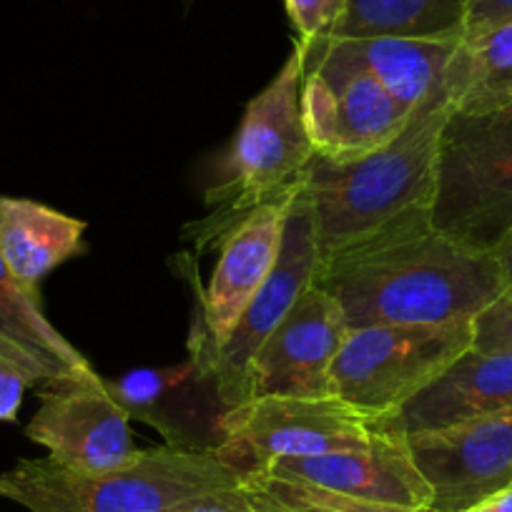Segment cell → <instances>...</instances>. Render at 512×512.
Segmentation results:
<instances>
[{"label": "cell", "instance_id": "obj_29", "mask_svg": "<svg viewBox=\"0 0 512 512\" xmlns=\"http://www.w3.org/2000/svg\"><path fill=\"white\" fill-rule=\"evenodd\" d=\"M495 256H497V262H500L502 272H505L507 282H510V287H512V231L505 236V241L497 246Z\"/></svg>", "mask_w": 512, "mask_h": 512}, {"label": "cell", "instance_id": "obj_8", "mask_svg": "<svg viewBox=\"0 0 512 512\" xmlns=\"http://www.w3.org/2000/svg\"><path fill=\"white\" fill-rule=\"evenodd\" d=\"M219 455L244 475L272 462L317 457L367 445L374 437L369 417L339 397H256L226 412Z\"/></svg>", "mask_w": 512, "mask_h": 512}, {"label": "cell", "instance_id": "obj_5", "mask_svg": "<svg viewBox=\"0 0 512 512\" xmlns=\"http://www.w3.org/2000/svg\"><path fill=\"white\" fill-rule=\"evenodd\" d=\"M432 224L460 244L492 251L512 231V108L452 111L437 156Z\"/></svg>", "mask_w": 512, "mask_h": 512}, {"label": "cell", "instance_id": "obj_32", "mask_svg": "<svg viewBox=\"0 0 512 512\" xmlns=\"http://www.w3.org/2000/svg\"><path fill=\"white\" fill-rule=\"evenodd\" d=\"M189 3H191V0H186V6H189Z\"/></svg>", "mask_w": 512, "mask_h": 512}, {"label": "cell", "instance_id": "obj_25", "mask_svg": "<svg viewBox=\"0 0 512 512\" xmlns=\"http://www.w3.org/2000/svg\"><path fill=\"white\" fill-rule=\"evenodd\" d=\"M472 349L505 352L512 349V292L502 294L472 322Z\"/></svg>", "mask_w": 512, "mask_h": 512}, {"label": "cell", "instance_id": "obj_11", "mask_svg": "<svg viewBox=\"0 0 512 512\" xmlns=\"http://www.w3.org/2000/svg\"><path fill=\"white\" fill-rule=\"evenodd\" d=\"M432 510L465 512L512 487V407L405 437Z\"/></svg>", "mask_w": 512, "mask_h": 512}, {"label": "cell", "instance_id": "obj_3", "mask_svg": "<svg viewBox=\"0 0 512 512\" xmlns=\"http://www.w3.org/2000/svg\"><path fill=\"white\" fill-rule=\"evenodd\" d=\"M304 73L307 48L294 41L272 83L246 106L219 179L206 191L209 216L184 229L199 251L219 246L244 216L267 201L302 191L309 164L317 156L302 118Z\"/></svg>", "mask_w": 512, "mask_h": 512}, {"label": "cell", "instance_id": "obj_18", "mask_svg": "<svg viewBox=\"0 0 512 512\" xmlns=\"http://www.w3.org/2000/svg\"><path fill=\"white\" fill-rule=\"evenodd\" d=\"M0 362L18 369L31 387L96 377L88 359L48 322L41 297L23 287L0 254Z\"/></svg>", "mask_w": 512, "mask_h": 512}, {"label": "cell", "instance_id": "obj_31", "mask_svg": "<svg viewBox=\"0 0 512 512\" xmlns=\"http://www.w3.org/2000/svg\"><path fill=\"white\" fill-rule=\"evenodd\" d=\"M269 495H272V492H269ZM272 497H274V495H272ZM274 500H277V497H274ZM277 512H287V510H284L282 502H279V500H277Z\"/></svg>", "mask_w": 512, "mask_h": 512}, {"label": "cell", "instance_id": "obj_13", "mask_svg": "<svg viewBox=\"0 0 512 512\" xmlns=\"http://www.w3.org/2000/svg\"><path fill=\"white\" fill-rule=\"evenodd\" d=\"M344 337L342 309L314 284L256 357L251 400L332 397V367Z\"/></svg>", "mask_w": 512, "mask_h": 512}, {"label": "cell", "instance_id": "obj_22", "mask_svg": "<svg viewBox=\"0 0 512 512\" xmlns=\"http://www.w3.org/2000/svg\"><path fill=\"white\" fill-rule=\"evenodd\" d=\"M256 480L267 492H272L287 512H437L432 507H400L384 502L359 500V497L342 495V492L322 490L307 482L284 480L274 475H246Z\"/></svg>", "mask_w": 512, "mask_h": 512}, {"label": "cell", "instance_id": "obj_19", "mask_svg": "<svg viewBox=\"0 0 512 512\" xmlns=\"http://www.w3.org/2000/svg\"><path fill=\"white\" fill-rule=\"evenodd\" d=\"M86 221L31 199L0 196V254L23 287L43 279L83 251Z\"/></svg>", "mask_w": 512, "mask_h": 512}, {"label": "cell", "instance_id": "obj_4", "mask_svg": "<svg viewBox=\"0 0 512 512\" xmlns=\"http://www.w3.org/2000/svg\"><path fill=\"white\" fill-rule=\"evenodd\" d=\"M244 477L216 452L161 445L101 475L66 470L51 457L21 460L0 475V497L31 512H171L191 497L239 485Z\"/></svg>", "mask_w": 512, "mask_h": 512}, {"label": "cell", "instance_id": "obj_14", "mask_svg": "<svg viewBox=\"0 0 512 512\" xmlns=\"http://www.w3.org/2000/svg\"><path fill=\"white\" fill-rule=\"evenodd\" d=\"M297 194L267 201L221 239L219 262L209 287L201 294V314L196 324L211 347L234 332L244 309L277 267L284 226Z\"/></svg>", "mask_w": 512, "mask_h": 512}, {"label": "cell", "instance_id": "obj_23", "mask_svg": "<svg viewBox=\"0 0 512 512\" xmlns=\"http://www.w3.org/2000/svg\"><path fill=\"white\" fill-rule=\"evenodd\" d=\"M289 21L302 46H314L337 36L347 13V0H284Z\"/></svg>", "mask_w": 512, "mask_h": 512}, {"label": "cell", "instance_id": "obj_16", "mask_svg": "<svg viewBox=\"0 0 512 512\" xmlns=\"http://www.w3.org/2000/svg\"><path fill=\"white\" fill-rule=\"evenodd\" d=\"M512 407V349L462 354L442 377L395 415L374 420V432L410 437L445 430L472 417Z\"/></svg>", "mask_w": 512, "mask_h": 512}, {"label": "cell", "instance_id": "obj_9", "mask_svg": "<svg viewBox=\"0 0 512 512\" xmlns=\"http://www.w3.org/2000/svg\"><path fill=\"white\" fill-rule=\"evenodd\" d=\"M412 113L369 73L307 53L302 118L317 159L342 164L374 154L402 134Z\"/></svg>", "mask_w": 512, "mask_h": 512}, {"label": "cell", "instance_id": "obj_7", "mask_svg": "<svg viewBox=\"0 0 512 512\" xmlns=\"http://www.w3.org/2000/svg\"><path fill=\"white\" fill-rule=\"evenodd\" d=\"M322 256H319L317 236H314L312 211L302 191L292 201L287 226H284L282 251H279L277 267L269 274L264 287L256 292L249 307L241 314L234 332L221 344L211 347L201 329L194 324L191 342L209 362L214 374L216 390L226 412L239 410L251 402V379H254V364L264 344L269 342L279 324L284 322L294 304L317 284Z\"/></svg>", "mask_w": 512, "mask_h": 512}, {"label": "cell", "instance_id": "obj_21", "mask_svg": "<svg viewBox=\"0 0 512 512\" xmlns=\"http://www.w3.org/2000/svg\"><path fill=\"white\" fill-rule=\"evenodd\" d=\"M470 0H347L334 38H462Z\"/></svg>", "mask_w": 512, "mask_h": 512}, {"label": "cell", "instance_id": "obj_1", "mask_svg": "<svg viewBox=\"0 0 512 512\" xmlns=\"http://www.w3.org/2000/svg\"><path fill=\"white\" fill-rule=\"evenodd\" d=\"M317 287L347 329L472 322L510 289L492 251L472 249L417 219L322 262Z\"/></svg>", "mask_w": 512, "mask_h": 512}, {"label": "cell", "instance_id": "obj_30", "mask_svg": "<svg viewBox=\"0 0 512 512\" xmlns=\"http://www.w3.org/2000/svg\"><path fill=\"white\" fill-rule=\"evenodd\" d=\"M505 108H512V86L507 88L505 93H502V98H500V101H497L495 111H505ZM490 113H492V111H490Z\"/></svg>", "mask_w": 512, "mask_h": 512}, {"label": "cell", "instance_id": "obj_10", "mask_svg": "<svg viewBox=\"0 0 512 512\" xmlns=\"http://www.w3.org/2000/svg\"><path fill=\"white\" fill-rule=\"evenodd\" d=\"M128 420L131 415L96 374L41 390V407L28 422L26 435L66 470L101 475L121 470L141 455Z\"/></svg>", "mask_w": 512, "mask_h": 512}, {"label": "cell", "instance_id": "obj_20", "mask_svg": "<svg viewBox=\"0 0 512 512\" xmlns=\"http://www.w3.org/2000/svg\"><path fill=\"white\" fill-rule=\"evenodd\" d=\"M512 86V18L465 33L447 68V101L457 113L495 111Z\"/></svg>", "mask_w": 512, "mask_h": 512}, {"label": "cell", "instance_id": "obj_27", "mask_svg": "<svg viewBox=\"0 0 512 512\" xmlns=\"http://www.w3.org/2000/svg\"><path fill=\"white\" fill-rule=\"evenodd\" d=\"M505 18H512V0H470L462 36L492 26L497 21H505Z\"/></svg>", "mask_w": 512, "mask_h": 512}, {"label": "cell", "instance_id": "obj_15", "mask_svg": "<svg viewBox=\"0 0 512 512\" xmlns=\"http://www.w3.org/2000/svg\"><path fill=\"white\" fill-rule=\"evenodd\" d=\"M254 475H274L307 482L322 490L342 492L369 502L400 507H432V492L417 470L405 437L374 432L362 447L317 457L272 462Z\"/></svg>", "mask_w": 512, "mask_h": 512}, {"label": "cell", "instance_id": "obj_26", "mask_svg": "<svg viewBox=\"0 0 512 512\" xmlns=\"http://www.w3.org/2000/svg\"><path fill=\"white\" fill-rule=\"evenodd\" d=\"M31 387L18 369L0 362V422H16L21 412L23 395Z\"/></svg>", "mask_w": 512, "mask_h": 512}, {"label": "cell", "instance_id": "obj_24", "mask_svg": "<svg viewBox=\"0 0 512 512\" xmlns=\"http://www.w3.org/2000/svg\"><path fill=\"white\" fill-rule=\"evenodd\" d=\"M171 512H277V500L259 482L244 477L239 485L191 497Z\"/></svg>", "mask_w": 512, "mask_h": 512}, {"label": "cell", "instance_id": "obj_33", "mask_svg": "<svg viewBox=\"0 0 512 512\" xmlns=\"http://www.w3.org/2000/svg\"><path fill=\"white\" fill-rule=\"evenodd\" d=\"M507 292H512V287H510V289H507Z\"/></svg>", "mask_w": 512, "mask_h": 512}, {"label": "cell", "instance_id": "obj_12", "mask_svg": "<svg viewBox=\"0 0 512 512\" xmlns=\"http://www.w3.org/2000/svg\"><path fill=\"white\" fill-rule=\"evenodd\" d=\"M106 387L128 415L159 430L166 445L219 455L226 407L209 362L194 344L189 359L176 367L136 369Z\"/></svg>", "mask_w": 512, "mask_h": 512}, {"label": "cell", "instance_id": "obj_6", "mask_svg": "<svg viewBox=\"0 0 512 512\" xmlns=\"http://www.w3.org/2000/svg\"><path fill=\"white\" fill-rule=\"evenodd\" d=\"M472 322L347 329L332 367V395L372 422L395 415L470 352Z\"/></svg>", "mask_w": 512, "mask_h": 512}, {"label": "cell", "instance_id": "obj_28", "mask_svg": "<svg viewBox=\"0 0 512 512\" xmlns=\"http://www.w3.org/2000/svg\"><path fill=\"white\" fill-rule=\"evenodd\" d=\"M465 512H512V487L487 497V500H482L480 505L470 507V510Z\"/></svg>", "mask_w": 512, "mask_h": 512}, {"label": "cell", "instance_id": "obj_2", "mask_svg": "<svg viewBox=\"0 0 512 512\" xmlns=\"http://www.w3.org/2000/svg\"><path fill=\"white\" fill-rule=\"evenodd\" d=\"M450 103L412 113L395 141L354 161L314 156L302 184L322 262L417 219H432L437 156Z\"/></svg>", "mask_w": 512, "mask_h": 512}, {"label": "cell", "instance_id": "obj_17", "mask_svg": "<svg viewBox=\"0 0 512 512\" xmlns=\"http://www.w3.org/2000/svg\"><path fill=\"white\" fill-rule=\"evenodd\" d=\"M460 38H329L307 48L309 56L347 63L369 73L410 111L447 101V68Z\"/></svg>", "mask_w": 512, "mask_h": 512}]
</instances>
